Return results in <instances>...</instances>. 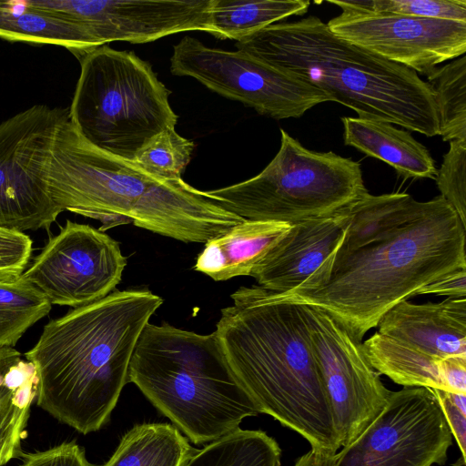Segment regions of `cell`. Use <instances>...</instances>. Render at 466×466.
<instances>
[{
  "label": "cell",
  "mask_w": 466,
  "mask_h": 466,
  "mask_svg": "<svg viewBox=\"0 0 466 466\" xmlns=\"http://www.w3.org/2000/svg\"><path fill=\"white\" fill-rule=\"evenodd\" d=\"M127 262L116 240L67 220L21 276L52 305L76 309L113 292Z\"/></svg>",
  "instance_id": "13"
},
{
  "label": "cell",
  "mask_w": 466,
  "mask_h": 466,
  "mask_svg": "<svg viewBox=\"0 0 466 466\" xmlns=\"http://www.w3.org/2000/svg\"><path fill=\"white\" fill-rule=\"evenodd\" d=\"M195 144L169 127L152 137L135 156L133 163L148 175L163 180L182 179Z\"/></svg>",
  "instance_id": "28"
},
{
  "label": "cell",
  "mask_w": 466,
  "mask_h": 466,
  "mask_svg": "<svg viewBox=\"0 0 466 466\" xmlns=\"http://www.w3.org/2000/svg\"><path fill=\"white\" fill-rule=\"evenodd\" d=\"M21 466H92L85 451L75 441L64 442L44 451L24 454Z\"/></svg>",
  "instance_id": "33"
},
{
  "label": "cell",
  "mask_w": 466,
  "mask_h": 466,
  "mask_svg": "<svg viewBox=\"0 0 466 466\" xmlns=\"http://www.w3.org/2000/svg\"><path fill=\"white\" fill-rule=\"evenodd\" d=\"M343 10L466 22V0H329Z\"/></svg>",
  "instance_id": "29"
},
{
  "label": "cell",
  "mask_w": 466,
  "mask_h": 466,
  "mask_svg": "<svg viewBox=\"0 0 466 466\" xmlns=\"http://www.w3.org/2000/svg\"><path fill=\"white\" fill-rule=\"evenodd\" d=\"M280 454L266 432L238 429L194 452L185 466H280Z\"/></svg>",
  "instance_id": "25"
},
{
  "label": "cell",
  "mask_w": 466,
  "mask_h": 466,
  "mask_svg": "<svg viewBox=\"0 0 466 466\" xmlns=\"http://www.w3.org/2000/svg\"><path fill=\"white\" fill-rule=\"evenodd\" d=\"M289 224L244 220L205 243L194 269L215 281L250 276L256 266L289 232Z\"/></svg>",
  "instance_id": "18"
},
{
  "label": "cell",
  "mask_w": 466,
  "mask_h": 466,
  "mask_svg": "<svg viewBox=\"0 0 466 466\" xmlns=\"http://www.w3.org/2000/svg\"><path fill=\"white\" fill-rule=\"evenodd\" d=\"M163 299L115 290L49 321L25 356L36 370L37 405L83 434L105 425L128 381L137 342Z\"/></svg>",
  "instance_id": "3"
},
{
  "label": "cell",
  "mask_w": 466,
  "mask_h": 466,
  "mask_svg": "<svg viewBox=\"0 0 466 466\" xmlns=\"http://www.w3.org/2000/svg\"><path fill=\"white\" fill-rule=\"evenodd\" d=\"M350 207L332 216L291 225L251 272L258 286L277 293L319 287L349 227Z\"/></svg>",
  "instance_id": "16"
},
{
  "label": "cell",
  "mask_w": 466,
  "mask_h": 466,
  "mask_svg": "<svg viewBox=\"0 0 466 466\" xmlns=\"http://www.w3.org/2000/svg\"><path fill=\"white\" fill-rule=\"evenodd\" d=\"M46 180L62 212L99 220L103 232L133 223L177 240L205 244L245 220L183 179L156 178L132 161L97 149L80 137L69 116L55 135Z\"/></svg>",
  "instance_id": "4"
},
{
  "label": "cell",
  "mask_w": 466,
  "mask_h": 466,
  "mask_svg": "<svg viewBox=\"0 0 466 466\" xmlns=\"http://www.w3.org/2000/svg\"><path fill=\"white\" fill-rule=\"evenodd\" d=\"M435 179L441 196L466 226V142H450Z\"/></svg>",
  "instance_id": "30"
},
{
  "label": "cell",
  "mask_w": 466,
  "mask_h": 466,
  "mask_svg": "<svg viewBox=\"0 0 466 466\" xmlns=\"http://www.w3.org/2000/svg\"><path fill=\"white\" fill-rule=\"evenodd\" d=\"M442 382L444 390L466 393V356L442 359Z\"/></svg>",
  "instance_id": "35"
},
{
  "label": "cell",
  "mask_w": 466,
  "mask_h": 466,
  "mask_svg": "<svg viewBox=\"0 0 466 466\" xmlns=\"http://www.w3.org/2000/svg\"><path fill=\"white\" fill-rule=\"evenodd\" d=\"M32 240L24 232L0 228V280L17 279L31 258Z\"/></svg>",
  "instance_id": "31"
},
{
  "label": "cell",
  "mask_w": 466,
  "mask_h": 466,
  "mask_svg": "<svg viewBox=\"0 0 466 466\" xmlns=\"http://www.w3.org/2000/svg\"><path fill=\"white\" fill-rule=\"evenodd\" d=\"M305 0H211L208 33L238 41L274 22L308 12Z\"/></svg>",
  "instance_id": "24"
},
{
  "label": "cell",
  "mask_w": 466,
  "mask_h": 466,
  "mask_svg": "<svg viewBox=\"0 0 466 466\" xmlns=\"http://www.w3.org/2000/svg\"><path fill=\"white\" fill-rule=\"evenodd\" d=\"M214 331L260 413L298 432L320 454L340 449L301 305L259 286L240 287Z\"/></svg>",
  "instance_id": "2"
},
{
  "label": "cell",
  "mask_w": 466,
  "mask_h": 466,
  "mask_svg": "<svg viewBox=\"0 0 466 466\" xmlns=\"http://www.w3.org/2000/svg\"><path fill=\"white\" fill-rule=\"evenodd\" d=\"M38 383L31 361L13 347H0V466L23 456L21 441Z\"/></svg>",
  "instance_id": "20"
},
{
  "label": "cell",
  "mask_w": 466,
  "mask_h": 466,
  "mask_svg": "<svg viewBox=\"0 0 466 466\" xmlns=\"http://www.w3.org/2000/svg\"><path fill=\"white\" fill-rule=\"evenodd\" d=\"M193 453L187 440L174 425L138 424L122 437L102 466H185Z\"/></svg>",
  "instance_id": "23"
},
{
  "label": "cell",
  "mask_w": 466,
  "mask_h": 466,
  "mask_svg": "<svg viewBox=\"0 0 466 466\" xmlns=\"http://www.w3.org/2000/svg\"><path fill=\"white\" fill-rule=\"evenodd\" d=\"M341 121L346 146L389 164L403 177L435 179L433 157L409 132L361 117L344 116Z\"/></svg>",
  "instance_id": "19"
},
{
  "label": "cell",
  "mask_w": 466,
  "mask_h": 466,
  "mask_svg": "<svg viewBox=\"0 0 466 466\" xmlns=\"http://www.w3.org/2000/svg\"><path fill=\"white\" fill-rule=\"evenodd\" d=\"M371 367L404 387L444 390L442 359L404 345L378 331L362 343Z\"/></svg>",
  "instance_id": "22"
},
{
  "label": "cell",
  "mask_w": 466,
  "mask_h": 466,
  "mask_svg": "<svg viewBox=\"0 0 466 466\" xmlns=\"http://www.w3.org/2000/svg\"><path fill=\"white\" fill-rule=\"evenodd\" d=\"M68 110L35 105L0 123V228L48 229L62 212L52 199L46 168Z\"/></svg>",
  "instance_id": "11"
},
{
  "label": "cell",
  "mask_w": 466,
  "mask_h": 466,
  "mask_svg": "<svg viewBox=\"0 0 466 466\" xmlns=\"http://www.w3.org/2000/svg\"><path fill=\"white\" fill-rule=\"evenodd\" d=\"M78 60L80 76L68 116L87 143L133 161L152 137L175 128L178 116L169 105L170 91L149 63L107 45Z\"/></svg>",
  "instance_id": "7"
},
{
  "label": "cell",
  "mask_w": 466,
  "mask_h": 466,
  "mask_svg": "<svg viewBox=\"0 0 466 466\" xmlns=\"http://www.w3.org/2000/svg\"><path fill=\"white\" fill-rule=\"evenodd\" d=\"M235 46L317 87L358 117L439 135L431 91L416 72L339 37L317 16L270 25Z\"/></svg>",
  "instance_id": "5"
},
{
  "label": "cell",
  "mask_w": 466,
  "mask_h": 466,
  "mask_svg": "<svg viewBox=\"0 0 466 466\" xmlns=\"http://www.w3.org/2000/svg\"><path fill=\"white\" fill-rule=\"evenodd\" d=\"M36 9L83 27L98 46L143 44L209 29L211 0H27Z\"/></svg>",
  "instance_id": "14"
},
{
  "label": "cell",
  "mask_w": 466,
  "mask_h": 466,
  "mask_svg": "<svg viewBox=\"0 0 466 466\" xmlns=\"http://www.w3.org/2000/svg\"><path fill=\"white\" fill-rule=\"evenodd\" d=\"M51 308L48 299L22 276L0 280V347L15 346Z\"/></svg>",
  "instance_id": "27"
},
{
  "label": "cell",
  "mask_w": 466,
  "mask_h": 466,
  "mask_svg": "<svg viewBox=\"0 0 466 466\" xmlns=\"http://www.w3.org/2000/svg\"><path fill=\"white\" fill-rule=\"evenodd\" d=\"M452 435L431 390L391 391L380 414L352 442L332 454L310 450L295 466L443 465Z\"/></svg>",
  "instance_id": "9"
},
{
  "label": "cell",
  "mask_w": 466,
  "mask_h": 466,
  "mask_svg": "<svg viewBox=\"0 0 466 466\" xmlns=\"http://www.w3.org/2000/svg\"><path fill=\"white\" fill-rule=\"evenodd\" d=\"M434 394L446 423L461 453V464H465L466 449V393L431 389Z\"/></svg>",
  "instance_id": "32"
},
{
  "label": "cell",
  "mask_w": 466,
  "mask_h": 466,
  "mask_svg": "<svg viewBox=\"0 0 466 466\" xmlns=\"http://www.w3.org/2000/svg\"><path fill=\"white\" fill-rule=\"evenodd\" d=\"M378 325L379 333L432 357L466 356V298L425 304L402 300Z\"/></svg>",
  "instance_id": "17"
},
{
  "label": "cell",
  "mask_w": 466,
  "mask_h": 466,
  "mask_svg": "<svg viewBox=\"0 0 466 466\" xmlns=\"http://www.w3.org/2000/svg\"><path fill=\"white\" fill-rule=\"evenodd\" d=\"M327 25L339 37L424 76L466 52V22L343 10Z\"/></svg>",
  "instance_id": "15"
},
{
  "label": "cell",
  "mask_w": 466,
  "mask_h": 466,
  "mask_svg": "<svg viewBox=\"0 0 466 466\" xmlns=\"http://www.w3.org/2000/svg\"><path fill=\"white\" fill-rule=\"evenodd\" d=\"M127 380L195 444L213 442L238 430L245 418L260 413L215 332L202 335L147 323Z\"/></svg>",
  "instance_id": "6"
},
{
  "label": "cell",
  "mask_w": 466,
  "mask_h": 466,
  "mask_svg": "<svg viewBox=\"0 0 466 466\" xmlns=\"http://www.w3.org/2000/svg\"><path fill=\"white\" fill-rule=\"evenodd\" d=\"M301 306L341 448L380 414L391 391L369 363L361 341L323 310Z\"/></svg>",
  "instance_id": "12"
},
{
  "label": "cell",
  "mask_w": 466,
  "mask_h": 466,
  "mask_svg": "<svg viewBox=\"0 0 466 466\" xmlns=\"http://www.w3.org/2000/svg\"><path fill=\"white\" fill-rule=\"evenodd\" d=\"M280 133L279 150L259 174L208 194L243 219L293 225L332 216L369 193L359 162Z\"/></svg>",
  "instance_id": "8"
},
{
  "label": "cell",
  "mask_w": 466,
  "mask_h": 466,
  "mask_svg": "<svg viewBox=\"0 0 466 466\" xmlns=\"http://www.w3.org/2000/svg\"><path fill=\"white\" fill-rule=\"evenodd\" d=\"M349 210L322 284L276 293L323 310L361 341L396 304L466 267V226L441 195L418 201L407 193H368Z\"/></svg>",
  "instance_id": "1"
},
{
  "label": "cell",
  "mask_w": 466,
  "mask_h": 466,
  "mask_svg": "<svg viewBox=\"0 0 466 466\" xmlns=\"http://www.w3.org/2000/svg\"><path fill=\"white\" fill-rule=\"evenodd\" d=\"M443 141L466 142V56L437 66L426 75Z\"/></svg>",
  "instance_id": "26"
},
{
  "label": "cell",
  "mask_w": 466,
  "mask_h": 466,
  "mask_svg": "<svg viewBox=\"0 0 466 466\" xmlns=\"http://www.w3.org/2000/svg\"><path fill=\"white\" fill-rule=\"evenodd\" d=\"M170 71L275 119L299 118L330 101L317 87L239 51L206 46L191 36L173 47Z\"/></svg>",
  "instance_id": "10"
},
{
  "label": "cell",
  "mask_w": 466,
  "mask_h": 466,
  "mask_svg": "<svg viewBox=\"0 0 466 466\" xmlns=\"http://www.w3.org/2000/svg\"><path fill=\"white\" fill-rule=\"evenodd\" d=\"M436 294L448 298H465L466 267L451 271L419 289L416 295Z\"/></svg>",
  "instance_id": "34"
},
{
  "label": "cell",
  "mask_w": 466,
  "mask_h": 466,
  "mask_svg": "<svg viewBox=\"0 0 466 466\" xmlns=\"http://www.w3.org/2000/svg\"><path fill=\"white\" fill-rule=\"evenodd\" d=\"M0 38L63 46L76 58L98 47L83 27L26 1H0Z\"/></svg>",
  "instance_id": "21"
}]
</instances>
